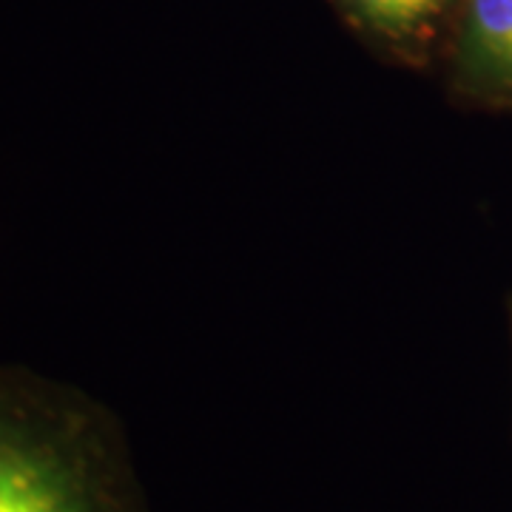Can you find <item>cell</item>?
Instances as JSON below:
<instances>
[{"label": "cell", "mask_w": 512, "mask_h": 512, "mask_svg": "<svg viewBox=\"0 0 512 512\" xmlns=\"http://www.w3.org/2000/svg\"><path fill=\"white\" fill-rule=\"evenodd\" d=\"M0 512H148L117 419L69 384L0 365Z\"/></svg>", "instance_id": "obj_1"}, {"label": "cell", "mask_w": 512, "mask_h": 512, "mask_svg": "<svg viewBox=\"0 0 512 512\" xmlns=\"http://www.w3.org/2000/svg\"><path fill=\"white\" fill-rule=\"evenodd\" d=\"M367 52L399 69L441 63L461 0H325Z\"/></svg>", "instance_id": "obj_3"}, {"label": "cell", "mask_w": 512, "mask_h": 512, "mask_svg": "<svg viewBox=\"0 0 512 512\" xmlns=\"http://www.w3.org/2000/svg\"><path fill=\"white\" fill-rule=\"evenodd\" d=\"M441 69L458 100L512 109V0H461Z\"/></svg>", "instance_id": "obj_2"}]
</instances>
